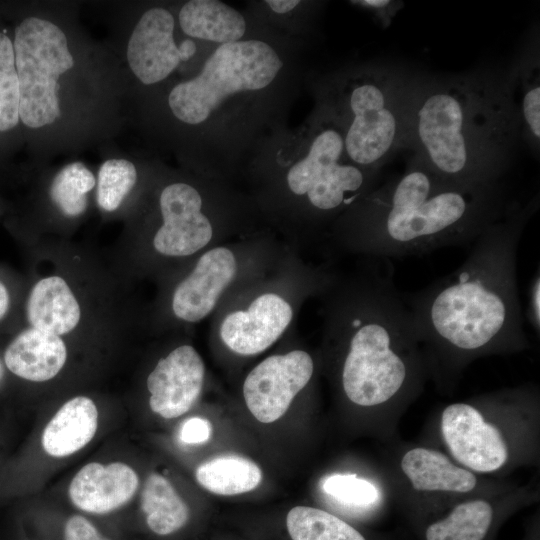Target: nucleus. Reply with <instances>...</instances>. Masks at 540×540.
<instances>
[{
  "label": "nucleus",
  "mask_w": 540,
  "mask_h": 540,
  "mask_svg": "<svg viewBox=\"0 0 540 540\" xmlns=\"http://www.w3.org/2000/svg\"><path fill=\"white\" fill-rule=\"evenodd\" d=\"M265 3L276 13L284 14L292 11L301 2L298 0H268Z\"/></svg>",
  "instance_id": "c9c22d12"
},
{
  "label": "nucleus",
  "mask_w": 540,
  "mask_h": 540,
  "mask_svg": "<svg viewBox=\"0 0 540 540\" xmlns=\"http://www.w3.org/2000/svg\"><path fill=\"white\" fill-rule=\"evenodd\" d=\"M494 520L495 512L488 501L462 502L445 517L428 524L424 540H487Z\"/></svg>",
  "instance_id": "393cba45"
},
{
  "label": "nucleus",
  "mask_w": 540,
  "mask_h": 540,
  "mask_svg": "<svg viewBox=\"0 0 540 540\" xmlns=\"http://www.w3.org/2000/svg\"><path fill=\"white\" fill-rule=\"evenodd\" d=\"M351 3L372 13L383 28L391 25L394 17L404 6V3L399 0H359L351 1Z\"/></svg>",
  "instance_id": "2f4dec72"
},
{
  "label": "nucleus",
  "mask_w": 540,
  "mask_h": 540,
  "mask_svg": "<svg viewBox=\"0 0 540 540\" xmlns=\"http://www.w3.org/2000/svg\"><path fill=\"white\" fill-rule=\"evenodd\" d=\"M210 433V424L206 419L192 417L182 425L180 439L187 444H200L209 439Z\"/></svg>",
  "instance_id": "473e14b6"
},
{
  "label": "nucleus",
  "mask_w": 540,
  "mask_h": 540,
  "mask_svg": "<svg viewBox=\"0 0 540 540\" xmlns=\"http://www.w3.org/2000/svg\"><path fill=\"white\" fill-rule=\"evenodd\" d=\"M292 540H367L355 527L322 509L296 506L286 516Z\"/></svg>",
  "instance_id": "a878e982"
},
{
  "label": "nucleus",
  "mask_w": 540,
  "mask_h": 540,
  "mask_svg": "<svg viewBox=\"0 0 540 540\" xmlns=\"http://www.w3.org/2000/svg\"><path fill=\"white\" fill-rule=\"evenodd\" d=\"M141 510L148 529L158 536L180 531L190 518L186 502L171 482L158 473H151L144 483Z\"/></svg>",
  "instance_id": "5701e85b"
},
{
  "label": "nucleus",
  "mask_w": 540,
  "mask_h": 540,
  "mask_svg": "<svg viewBox=\"0 0 540 540\" xmlns=\"http://www.w3.org/2000/svg\"><path fill=\"white\" fill-rule=\"evenodd\" d=\"M329 309L328 333L345 345L340 378L348 400L373 407L401 394L410 385L420 342L391 263L382 259L367 268Z\"/></svg>",
  "instance_id": "20e7f679"
},
{
  "label": "nucleus",
  "mask_w": 540,
  "mask_h": 540,
  "mask_svg": "<svg viewBox=\"0 0 540 540\" xmlns=\"http://www.w3.org/2000/svg\"><path fill=\"white\" fill-rule=\"evenodd\" d=\"M57 540H115L105 534L90 519L81 514L64 518L59 526Z\"/></svg>",
  "instance_id": "7c9ffc66"
},
{
  "label": "nucleus",
  "mask_w": 540,
  "mask_h": 540,
  "mask_svg": "<svg viewBox=\"0 0 540 540\" xmlns=\"http://www.w3.org/2000/svg\"><path fill=\"white\" fill-rule=\"evenodd\" d=\"M533 201L510 203L474 241L462 264L404 294L419 342L455 361L527 345L517 284V257Z\"/></svg>",
  "instance_id": "f257e3e1"
},
{
  "label": "nucleus",
  "mask_w": 540,
  "mask_h": 540,
  "mask_svg": "<svg viewBox=\"0 0 540 540\" xmlns=\"http://www.w3.org/2000/svg\"><path fill=\"white\" fill-rule=\"evenodd\" d=\"M24 315L27 325L61 337L84 321V308L71 283L60 274L38 278L29 288Z\"/></svg>",
  "instance_id": "f3484780"
},
{
  "label": "nucleus",
  "mask_w": 540,
  "mask_h": 540,
  "mask_svg": "<svg viewBox=\"0 0 540 540\" xmlns=\"http://www.w3.org/2000/svg\"><path fill=\"white\" fill-rule=\"evenodd\" d=\"M520 139L505 71L420 74L408 148L439 177L466 186H493Z\"/></svg>",
  "instance_id": "f03ea898"
},
{
  "label": "nucleus",
  "mask_w": 540,
  "mask_h": 540,
  "mask_svg": "<svg viewBox=\"0 0 540 540\" xmlns=\"http://www.w3.org/2000/svg\"><path fill=\"white\" fill-rule=\"evenodd\" d=\"M540 274L537 270L529 289L528 319L532 327L539 333L540 328Z\"/></svg>",
  "instance_id": "72a5a7b5"
},
{
  "label": "nucleus",
  "mask_w": 540,
  "mask_h": 540,
  "mask_svg": "<svg viewBox=\"0 0 540 540\" xmlns=\"http://www.w3.org/2000/svg\"><path fill=\"white\" fill-rule=\"evenodd\" d=\"M139 486L137 473L127 464L97 462L83 466L69 485V498L79 510L106 515L126 505Z\"/></svg>",
  "instance_id": "dca6fc26"
},
{
  "label": "nucleus",
  "mask_w": 540,
  "mask_h": 540,
  "mask_svg": "<svg viewBox=\"0 0 540 540\" xmlns=\"http://www.w3.org/2000/svg\"><path fill=\"white\" fill-rule=\"evenodd\" d=\"M313 373L314 361L304 350L265 358L244 380L243 396L247 408L262 423L278 420L310 382Z\"/></svg>",
  "instance_id": "1a4fd4ad"
},
{
  "label": "nucleus",
  "mask_w": 540,
  "mask_h": 540,
  "mask_svg": "<svg viewBox=\"0 0 540 540\" xmlns=\"http://www.w3.org/2000/svg\"><path fill=\"white\" fill-rule=\"evenodd\" d=\"M19 81V117L30 128L54 123L60 116L58 79L74 65L66 35L37 17L23 20L13 43Z\"/></svg>",
  "instance_id": "6e6552de"
},
{
  "label": "nucleus",
  "mask_w": 540,
  "mask_h": 540,
  "mask_svg": "<svg viewBox=\"0 0 540 540\" xmlns=\"http://www.w3.org/2000/svg\"><path fill=\"white\" fill-rule=\"evenodd\" d=\"M322 489L336 502L351 508L365 509L379 499L376 486L354 474L328 476L323 481Z\"/></svg>",
  "instance_id": "c756f323"
},
{
  "label": "nucleus",
  "mask_w": 540,
  "mask_h": 540,
  "mask_svg": "<svg viewBox=\"0 0 540 540\" xmlns=\"http://www.w3.org/2000/svg\"><path fill=\"white\" fill-rule=\"evenodd\" d=\"M98 427L94 401L76 396L64 403L42 433V447L52 457H66L85 447Z\"/></svg>",
  "instance_id": "aec40b11"
},
{
  "label": "nucleus",
  "mask_w": 540,
  "mask_h": 540,
  "mask_svg": "<svg viewBox=\"0 0 540 540\" xmlns=\"http://www.w3.org/2000/svg\"><path fill=\"white\" fill-rule=\"evenodd\" d=\"M293 318L291 304L281 295H258L247 308L229 312L219 327L223 344L232 352L256 355L275 343Z\"/></svg>",
  "instance_id": "2eb2a0df"
},
{
  "label": "nucleus",
  "mask_w": 540,
  "mask_h": 540,
  "mask_svg": "<svg viewBox=\"0 0 540 540\" xmlns=\"http://www.w3.org/2000/svg\"><path fill=\"white\" fill-rule=\"evenodd\" d=\"M137 182V170L126 159H109L98 172L96 201L105 212L116 211Z\"/></svg>",
  "instance_id": "cd10ccee"
},
{
  "label": "nucleus",
  "mask_w": 540,
  "mask_h": 540,
  "mask_svg": "<svg viewBox=\"0 0 540 540\" xmlns=\"http://www.w3.org/2000/svg\"><path fill=\"white\" fill-rule=\"evenodd\" d=\"M198 190L184 182L163 188L159 198L161 225L151 246L165 258H184L204 249L213 238V225L202 211Z\"/></svg>",
  "instance_id": "9d476101"
},
{
  "label": "nucleus",
  "mask_w": 540,
  "mask_h": 540,
  "mask_svg": "<svg viewBox=\"0 0 540 540\" xmlns=\"http://www.w3.org/2000/svg\"><path fill=\"white\" fill-rule=\"evenodd\" d=\"M509 205L500 184H457L411 157L402 175L346 211L338 237L349 249L380 259L424 255L473 243Z\"/></svg>",
  "instance_id": "7ed1b4c3"
},
{
  "label": "nucleus",
  "mask_w": 540,
  "mask_h": 540,
  "mask_svg": "<svg viewBox=\"0 0 540 540\" xmlns=\"http://www.w3.org/2000/svg\"><path fill=\"white\" fill-rule=\"evenodd\" d=\"M517 115L520 138L538 153L540 148V57L538 35L533 34L505 71Z\"/></svg>",
  "instance_id": "a211bd4d"
},
{
  "label": "nucleus",
  "mask_w": 540,
  "mask_h": 540,
  "mask_svg": "<svg viewBox=\"0 0 540 540\" xmlns=\"http://www.w3.org/2000/svg\"><path fill=\"white\" fill-rule=\"evenodd\" d=\"M441 432L453 457L477 472H493L507 461L508 449L500 430L486 422L467 403H453L442 412Z\"/></svg>",
  "instance_id": "f8f14e48"
},
{
  "label": "nucleus",
  "mask_w": 540,
  "mask_h": 540,
  "mask_svg": "<svg viewBox=\"0 0 540 540\" xmlns=\"http://www.w3.org/2000/svg\"><path fill=\"white\" fill-rule=\"evenodd\" d=\"M195 476L197 482L209 492L233 496L257 488L263 475L259 466L248 458L222 455L199 465Z\"/></svg>",
  "instance_id": "b1692460"
},
{
  "label": "nucleus",
  "mask_w": 540,
  "mask_h": 540,
  "mask_svg": "<svg viewBox=\"0 0 540 540\" xmlns=\"http://www.w3.org/2000/svg\"><path fill=\"white\" fill-rule=\"evenodd\" d=\"M96 186L93 173L82 163L74 162L63 167L53 178L50 198L66 218L83 215L88 206V193Z\"/></svg>",
  "instance_id": "bb28decb"
},
{
  "label": "nucleus",
  "mask_w": 540,
  "mask_h": 540,
  "mask_svg": "<svg viewBox=\"0 0 540 540\" xmlns=\"http://www.w3.org/2000/svg\"><path fill=\"white\" fill-rule=\"evenodd\" d=\"M236 273L237 259L231 249L218 246L205 251L174 288L172 313L185 323L205 319L214 310Z\"/></svg>",
  "instance_id": "4468645a"
},
{
  "label": "nucleus",
  "mask_w": 540,
  "mask_h": 540,
  "mask_svg": "<svg viewBox=\"0 0 540 540\" xmlns=\"http://www.w3.org/2000/svg\"><path fill=\"white\" fill-rule=\"evenodd\" d=\"M183 32L193 38L227 44L242 40L246 32L243 15L218 0H191L179 12Z\"/></svg>",
  "instance_id": "4be33fe9"
},
{
  "label": "nucleus",
  "mask_w": 540,
  "mask_h": 540,
  "mask_svg": "<svg viewBox=\"0 0 540 540\" xmlns=\"http://www.w3.org/2000/svg\"><path fill=\"white\" fill-rule=\"evenodd\" d=\"M13 290L3 276L0 275V325L12 314L15 305Z\"/></svg>",
  "instance_id": "f704fd0d"
},
{
  "label": "nucleus",
  "mask_w": 540,
  "mask_h": 540,
  "mask_svg": "<svg viewBox=\"0 0 540 540\" xmlns=\"http://www.w3.org/2000/svg\"><path fill=\"white\" fill-rule=\"evenodd\" d=\"M419 77L399 65L373 63L332 81L323 110L339 126L353 164L379 172L398 151L408 148Z\"/></svg>",
  "instance_id": "39448f33"
},
{
  "label": "nucleus",
  "mask_w": 540,
  "mask_h": 540,
  "mask_svg": "<svg viewBox=\"0 0 540 540\" xmlns=\"http://www.w3.org/2000/svg\"><path fill=\"white\" fill-rule=\"evenodd\" d=\"M401 469L417 491L467 493L477 483L472 472L452 463L443 453L423 447L407 451Z\"/></svg>",
  "instance_id": "412c9836"
},
{
  "label": "nucleus",
  "mask_w": 540,
  "mask_h": 540,
  "mask_svg": "<svg viewBox=\"0 0 540 540\" xmlns=\"http://www.w3.org/2000/svg\"><path fill=\"white\" fill-rule=\"evenodd\" d=\"M174 18L163 8L144 12L137 22L127 46V60L134 75L146 85L167 78L182 61L196 52L192 40L180 45L174 41Z\"/></svg>",
  "instance_id": "9b49d317"
},
{
  "label": "nucleus",
  "mask_w": 540,
  "mask_h": 540,
  "mask_svg": "<svg viewBox=\"0 0 540 540\" xmlns=\"http://www.w3.org/2000/svg\"><path fill=\"white\" fill-rule=\"evenodd\" d=\"M313 123L303 156L288 170L289 190L317 215L347 211L376 187L379 172L353 164L342 132L324 110Z\"/></svg>",
  "instance_id": "0eeeda50"
},
{
  "label": "nucleus",
  "mask_w": 540,
  "mask_h": 540,
  "mask_svg": "<svg viewBox=\"0 0 540 540\" xmlns=\"http://www.w3.org/2000/svg\"><path fill=\"white\" fill-rule=\"evenodd\" d=\"M282 66L276 50L264 41L250 39L219 45L197 76L171 90L170 110L183 123L201 124L227 99L270 86Z\"/></svg>",
  "instance_id": "423d86ee"
},
{
  "label": "nucleus",
  "mask_w": 540,
  "mask_h": 540,
  "mask_svg": "<svg viewBox=\"0 0 540 540\" xmlns=\"http://www.w3.org/2000/svg\"><path fill=\"white\" fill-rule=\"evenodd\" d=\"M19 81L14 48L8 36L0 33V132L19 122Z\"/></svg>",
  "instance_id": "c85d7f7f"
},
{
  "label": "nucleus",
  "mask_w": 540,
  "mask_h": 540,
  "mask_svg": "<svg viewBox=\"0 0 540 540\" xmlns=\"http://www.w3.org/2000/svg\"><path fill=\"white\" fill-rule=\"evenodd\" d=\"M205 379L202 357L191 345H180L162 357L146 381L151 410L166 419L190 410L201 394Z\"/></svg>",
  "instance_id": "ddd939ff"
},
{
  "label": "nucleus",
  "mask_w": 540,
  "mask_h": 540,
  "mask_svg": "<svg viewBox=\"0 0 540 540\" xmlns=\"http://www.w3.org/2000/svg\"><path fill=\"white\" fill-rule=\"evenodd\" d=\"M64 337L27 326L4 351L7 369L19 378L45 382L56 377L67 362Z\"/></svg>",
  "instance_id": "6ab92c4d"
}]
</instances>
